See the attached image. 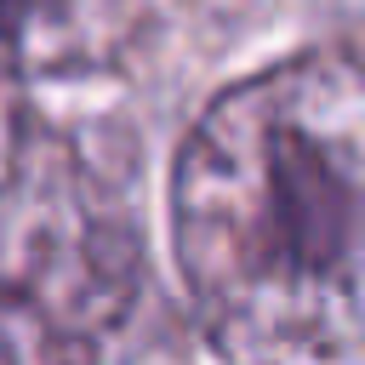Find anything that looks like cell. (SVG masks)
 Instances as JSON below:
<instances>
[{
    "label": "cell",
    "instance_id": "cell-1",
    "mask_svg": "<svg viewBox=\"0 0 365 365\" xmlns=\"http://www.w3.org/2000/svg\"><path fill=\"white\" fill-rule=\"evenodd\" d=\"M177 268L228 359L365 354V80L308 51L222 91L171 182Z\"/></svg>",
    "mask_w": 365,
    "mask_h": 365
}]
</instances>
